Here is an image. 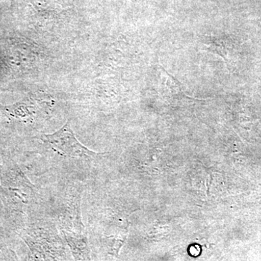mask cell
<instances>
[{"label":"cell","mask_w":261,"mask_h":261,"mask_svg":"<svg viewBox=\"0 0 261 261\" xmlns=\"http://www.w3.org/2000/svg\"><path fill=\"white\" fill-rule=\"evenodd\" d=\"M41 140L47 143L57 153L64 157L94 159L99 155V153L90 150L77 140L68 122L54 134L43 135Z\"/></svg>","instance_id":"cell-1"},{"label":"cell","mask_w":261,"mask_h":261,"mask_svg":"<svg viewBox=\"0 0 261 261\" xmlns=\"http://www.w3.org/2000/svg\"><path fill=\"white\" fill-rule=\"evenodd\" d=\"M81 194L80 190H72L63 205H61L58 219L63 231L81 233L83 230L81 214Z\"/></svg>","instance_id":"cell-2"}]
</instances>
